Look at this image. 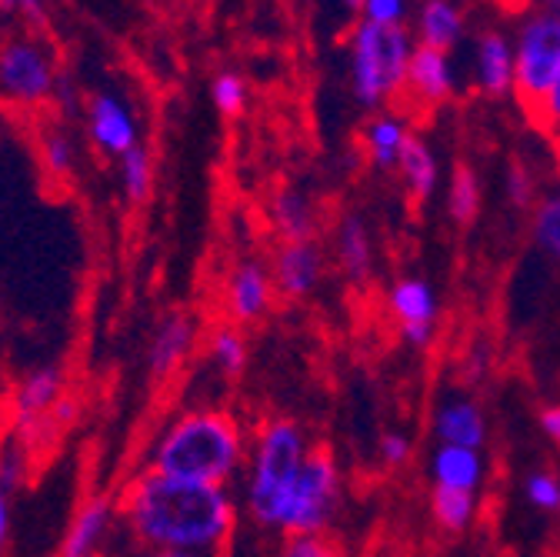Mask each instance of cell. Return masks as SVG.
Returning <instances> with one entry per match:
<instances>
[{
  "instance_id": "6da1fadb",
  "label": "cell",
  "mask_w": 560,
  "mask_h": 557,
  "mask_svg": "<svg viewBox=\"0 0 560 557\" xmlns=\"http://www.w3.org/2000/svg\"><path fill=\"white\" fill-rule=\"evenodd\" d=\"M120 531L158 550L228 554L241 524L234 487L200 484L161 474L154 467L133 471L117 491Z\"/></svg>"
},
{
  "instance_id": "7a4b0ae2",
  "label": "cell",
  "mask_w": 560,
  "mask_h": 557,
  "mask_svg": "<svg viewBox=\"0 0 560 557\" xmlns=\"http://www.w3.org/2000/svg\"><path fill=\"white\" fill-rule=\"evenodd\" d=\"M250 451V431L237 414L210 404L180 407L154 431L144 464L200 484H224L234 487L244 474Z\"/></svg>"
},
{
  "instance_id": "3957f363",
  "label": "cell",
  "mask_w": 560,
  "mask_h": 557,
  "mask_svg": "<svg viewBox=\"0 0 560 557\" xmlns=\"http://www.w3.org/2000/svg\"><path fill=\"white\" fill-rule=\"evenodd\" d=\"M343 508V474L330 451L311 448L298 471L257 495H241L244 518L267 534H327Z\"/></svg>"
},
{
  "instance_id": "277c9868",
  "label": "cell",
  "mask_w": 560,
  "mask_h": 557,
  "mask_svg": "<svg viewBox=\"0 0 560 557\" xmlns=\"http://www.w3.org/2000/svg\"><path fill=\"white\" fill-rule=\"evenodd\" d=\"M413 54V40L404 24L361 21L350 37V84L364 107L394 104Z\"/></svg>"
},
{
  "instance_id": "5b68a950",
  "label": "cell",
  "mask_w": 560,
  "mask_h": 557,
  "mask_svg": "<svg viewBox=\"0 0 560 557\" xmlns=\"http://www.w3.org/2000/svg\"><path fill=\"white\" fill-rule=\"evenodd\" d=\"M63 97L60 54L37 31H11L0 37V104L14 111H40Z\"/></svg>"
},
{
  "instance_id": "8992f818",
  "label": "cell",
  "mask_w": 560,
  "mask_h": 557,
  "mask_svg": "<svg viewBox=\"0 0 560 557\" xmlns=\"http://www.w3.org/2000/svg\"><path fill=\"white\" fill-rule=\"evenodd\" d=\"M74 401L67 397V378L57 364L31 368L11 394V441L40 457L44 448L74 421Z\"/></svg>"
},
{
  "instance_id": "52a82bcc",
  "label": "cell",
  "mask_w": 560,
  "mask_h": 557,
  "mask_svg": "<svg viewBox=\"0 0 560 557\" xmlns=\"http://www.w3.org/2000/svg\"><path fill=\"white\" fill-rule=\"evenodd\" d=\"M560 81V14L530 11L514 37V97L534 117Z\"/></svg>"
},
{
  "instance_id": "ba28073f",
  "label": "cell",
  "mask_w": 560,
  "mask_h": 557,
  "mask_svg": "<svg viewBox=\"0 0 560 557\" xmlns=\"http://www.w3.org/2000/svg\"><path fill=\"white\" fill-rule=\"evenodd\" d=\"M84 134L88 144L107 158V161H120L127 151H133L140 141V117L137 107L130 104L127 94L114 91V88H101L88 97L84 104Z\"/></svg>"
},
{
  "instance_id": "9c48e42d",
  "label": "cell",
  "mask_w": 560,
  "mask_h": 557,
  "mask_svg": "<svg viewBox=\"0 0 560 557\" xmlns=\"http://www.w3.org/2000/svg\"><path fill=\"white\" fill-rule=\"evenodd\" d=\"M120 531V508L117 495L110 491H91L81 498V504L70 514L57 557H101L107 544Z\"/></svg>"
},
{
  "instance_id": "30bf717a",
  "label": "cell",
  "mask_w": 560,
  "mask_h": 557,
  "mask_svg": "<svg viewBox=\"0 0 560 557\" xmlns=\"http://www.w3.org/2000/svg\"><path fill=\"white\" fill-rule=\"evenodd\" d=\"M454 94V71H451V54L428 47V44H413L404 88L394 104H404V111H420L431 114L444 107Z\"/></svg>"
},
{
  "instance_id": "8fae6325",
  "label": "cell",
  "mask_w": 560,
  "mask_h": 557,
  "mask_svg": "<svg viewBox=\"0 0 560 557\" xmlns=\"http://www.w3.org/2000/svg\"><path fill=\"white\" fill-rule=\"evenodd\" d=\"M200 344V327L194 321V314L187 311H171L158 321L148 351H144V364H148V378L154 384H167L174 381L194 358Z\"/></svg>"
},
{
  "instance_id": "7c38bea8",
  "label": "cell",
  "mask_w": 560,
  "mask_h": 557,
  "mask_svg": "<svg viewBox=\"0 0 560 557\" xmlns=\"http://www.w3.org/2000/svg\"><path fill=\"white\" fill-rule=\"evenodd\" d=\"M224 311L228 321L250 327L257 321H264L277 301V288H273V274L270 264L257 260V257H244L237 260L228 277H224Z\"/></svg>"
},
{
  "instance_id": "4fadbf2b",
  "label": "cell",
  "mask_w": 560,
  "mask_h": 557,
  "mask_svg": "<svg viewBox=\"0 0 560 557\" xmlns=\"http://www.w3.org/2000/svg\"><path fill=\"white\" fill-rule=\"evenodd\" d=\"M390 317L410 347H428L438 330V294L424 277H400L387 294Z\"/></svg>"
},
{
  "instance_id": "5bb4252c",
  "label": "cell",
  "mask_w": 560,
  "mask_h": 557,
  "mask_svg": "<svg viewBox=\"0 0 560 557\" xmlns=\"http://www.w3.org/2000/svg\"><path fill=\"white\" fill-rule=\"evenodd\" d=\"M277 298L284 301H304L317 291L324 277V254L317 241H280L270 260Z\"/></svg>"
},
{
  "instance_id": "9a60e30c",
  "label": "cell",
  "mask_w": 560,
  "mask_h": 557,
  "mask_svg": "<svg viewBox=\"0 0 560 557\" xmlns=\"http://www.w3.org/2000/svg\"><path fill=\"white\" fill-rule=\"evenodd\" d=\"M474 81L487 97L514 91V44L501 31H483L474 40Z\"/></svg>"
},
{
  "instance_id": "2e32d148",
  "label": "cell",
  "mask_w": 560,
  "mask_h": 557,
  "mask_svg": "<svg viewBox=\"0 0 560 557\" xmlns=\"http://www.w3.org/2000/svg\"><path fill=\"white\" fill-rule=\"evenodd\" d=\"M434 438H438V444L483 448L487 444V414H483V407L467 394L444 397L438 404V410H434Z\"/></svg>"
},
{
  "instance_id": "e0dca14e",
  "label": "cell",
  "mask_w": 560,
  "mask_h": 557,
  "mask_svg": "<svg viewBox=\"0 0 560 557\" xmlns=\"http://www.w3.org/2000/svg\"><path fill=\"white\" fill-rule=\"evenodd\" d=\"M431 484L451 487V491H480L487 477L483 448H460V444H438L431 454Z\"/></svg>"
},
{
  "instance_id": "ac0fdd59",
  "label": "cell",
  "mask_w": 560,
  "mask_h": 557,
  "mask_svg": "<svg viewBox=\"0 0 560 557\" xmlns=\"http://www.w3.org/2000/svg\"><path fill=\"white\" fill-rule=\"evenodd\" d=\"M334 254H337L340 274L350 285L368 281L374 270V244H371V231H368L364 218H358V214L340 218V228L334 237Z\"/></svg>"
},
{
  "instance_id": "d6986e66",
  "label": "cell",
  "mask_w": 560,
  "mask_h": 557,
  "mask_svg": "<svg viewBox=\"0 0 560 557\" xmlns=\"http://www.w3.org/2000/svg\"><path fill=\"white\" fill-rule=\"evenodd\" d=\"M270 224H273L280 241H311L317 234L314 200L298 187L277 190L270 197Z\"/></svg>"
},
{
  "instance_id": "ffe728a7",
  "label": "cell",
  "mask_w": 560,
  "mask_h": 557,
  "mask_svg": "<svg viewBox=\"0 0 560 557\" xmlns=\"http://www.w3.org/2000/svg\"><path fill=\"white\" fill-rule=\"evenodd\" d=\"M397 171L404 174V184H407V197L413 204H428L438 190V181H441V167H438V158L431 151L428 141H420L417 134H407V141L400 148V161H397Z\"/></svg>"
},
{
  "instance_id": "44dd1931",
  "label": "cell",
  "mask_w": 560,
  "mask_h": 557,
  "mask_svg": "<svg viewBox=\"0 0 560 557\" xmlns=\"http://www.w3.org/2000/svg\"><path fill=\"white\" fill-rule=\"evenodd\" d=\"M203 351H207L210 368L228 381L241 378L247 371V361H250V344L244 337V327L234 321H221V324L210 327L203 337Z\"/></svg>"
},
{
  "instance_id": "7402d4cb",
  "label": "cell",
  "mask_w": 560,
  "mask_h": 557,
  "mask_svg": "<svg viewBox=\"0 0 560 557\" xmlns=\"http://www.w3.org/2000/svg\"><path fill=\"white\" fill-rule=\"evenodd\" d=\"M464 37V14L451 0H424L417 11V44H428L438 50L457 47Z\"/></svg>"
},
{
  "instance_id": "603a6c76",
  "label": "cell",
  "mask_w": 560,
  "mask_h": 557,
  "mask_svg": "<svg viewBox=\"0 0 560 557\" xmlns=\"http://www.w3.org/2000/svg\"><path fill=\"white\" fill-rule=\"evenodd\" d=\"M37 161L50 184H67L78 174V141L63 124H47L37 137Z\"/></svg>"
},
{
  "instance_id": "cb8c5ba5",
  "label": "cell",
  "mask_w": 560,
  "mask_h": 557,
  "mask_svg": "<svg viewBox=\"0 0 560 557\" xmlns=\"http://www.w3.org/2000/svg\"><path fill=\"white\" fill-rule=\"evenodd\" d=\"M407 124L404 117L397 114H377L364 134H361V148H364V158L377 167V171H394L397 161H400V148L407 141Z\"/></svg>"
},
{
  "instance_id": "d4e9b609",
  "label": "cell",
  "mask_w": 560,
  "mask_h": 557,
  "mask_svg": "<svg viewBox=\"0 0 560 557\" xmlns=\"http://www.w3.org/2000/svg\"><path fill=\"white\" fill-rule=\"evenodd\" d=\"M117 184L127 204L140 207L154 190V158L144 144H137L117 161Z\"/></svg>"
},
{
  "instance_id": "484cf974",
  "label": "cell",
  "mask_w": 560,
  "mask_h": 557,
  "mask_svg": "<svg viewBox=\"0 0 560 557\" xmlns=\"http://www.w3.org/2000/svg\"><path fill=\"white\" fill-rule=\"evenodd\" d=\"M447 214L454 224L470 228L480 214V177L470 164H457L447 184Z\"/></svg>"
},
{
  "instance_id": "4316f807",
  "label": "cell",
  "mask_w": 560,
  "mask_h": 557,
  "mask_svg": "<svg viewBox=\"0 0 560 557\" xmlns=\"http://www.w3.org/2000/svg\"><path fill=\"white\" fill-rule=\"evenodd\" d=\"M431 514L444 531L460 534L477 518V495L474 491H451V487H434L431 491Z\"/></svg>"
},
{
  "instance_id": "83f0119b",
  "label": "cell",
  "mask_w": 560,
  "mask_h": 557,
  "mask_svg": "<svg viewBox=\"0 0 560 557\" xmlns=\"http://www.w3.org/2000/svg\"><path fill=\"white\" fill-rule=\"evenodd\" d=\"M534 244L550 260H560V190L540 197L534 207Z\"/></svg>"
},
{
  "instance_id": "f1b7e54d",
  "label": "cell",
  "mask_w": 560,
  "mask_h": 557,
  "mask_svg": "<svg viewBox=\"0 0 560 557\" xmlns=\"http://www.w3.org/2000/svg\"><path fill=\"white\" fill-rule=\"evenodd\" d=\"M247 81L237 71H218L210 81V101H214L221 117H241L247 111Z\"/></svg>"
},
{
  "instance_id": "f546056e",
  "label": "cell",
  "mask_w": 560,
  "mask_h": 557,
  "mask_svg": "<svg viewBox=\"0 0 560 557\" xmlns=\"http://www.w3.org/2000/svg\"><path fill=\"white\" fill-rule=\"evenodd\" d=\"M524 498L540 514H560V477L553 471H530L524 477Z\"/></svg>"
},
{
  "instance_id": "4dcf8cb0",
  "label": "cell",
  "mask_w": 560,
  "mask_h": 557,
  "mask_svg": "<svg viewBox=\"0 0 560 557\" xmlns=\"http://www.w3.org/2000/svg\"><path fill=\"white\" fill-rule=\"evenodd\" d=\"M31 461H34V454L8 438V444L0 448V487H8V491L14 495L18 487L31 477Z\"/></svg>"
},
{
  "instance_id": "1f68e13d",
  "label": "cell",
  "mask_w": 560,
  "mask_h": 557,
  "mask_svg": "<svg viewBox=\"0 0 560 557\" xmlns=\"http://www.w3.org/2000/svg\"><path fill=\"white\" fill-rule=\"evenodd\" d=\"M277 557H343V550L330 534H294L284 537Z\"/></svg>"
},
{
  "instance_id": "d6a6232c",
  "label": "cell",
  "mask_w": 560,
  "mask_h": 557,
  "mask_svg": "<svg viewBox=\"0 0 560 557\" xmlns=\"http://www.w3.org/2000/svg\"><path fill=\"white\" fill-rule=\"evenodd\" d=\"M101 557H221V554H190V550H158V547H144L130 541L124 531H117V537L107 544V550Z\"/></svg>"
},
{
  "instance_id": "836d02e7",
  "label": "cell",
  "mask_w": 560,
  "mask_h": 557,
  "mask_svg": "<svg viewBox=\"0 0 560 557\" xmlns=\"http://www.w3.org/2000/svg\"><path fill=\"white\" fill-rule=\"evenodd\" d=\"M508 197H511V204L517 207V211H527V207H534L537 184H534V174L521 161H514L508 167Z\"/></svg>"
},
{
  "instance_id": "e575fe53",
  "label": "cell",
  "mask_w": 560,
  "mask_h": 557,
  "mask_svg": "<svg viewBox=\"0 0 560 557\" xmlns=\"http://www.w3.org/2000/svg\"><path fill=\"white\" fill-rule=\"evenodd\" d=\"M0 18L37 27L47 18V0H0Z\"/></svg>"
},
{
  "instance_id": "d590c367",
  "label": "cell",
  "mask_w": 560,
  "mask_h": 557,
  "mask_svg": "<svg viewBox=\"0 0 560 557\" xmlns=\"http://www.w3.org/2000/svg\"><path fill=\"white\" fill-rule=\"evenodd\" d=\"M410 454H413V444H410L407 434H400V431L381 434V441H377V457H381L384 467H404V464L410 461Z\"/></svg>"
},
{
  "instance_id": "8d00e7d4",
  "label": "cell",
  "mask_w": 560,
  "mask_h": 557,
  "mask_svg": "<svg viewBox=\"0 0 560 557\" xmlns=\"http://www.w3.org/2000/svg\"><path fill=\"white\" fill-rule=\"evenodd\" d=\"M361 14L364 21H374V24H404L407 0H364Z\"/></svg>"
},
{
  "instance_id": "74e56055",
  "label": "cell",
  "mask_w": 560,
  "mask_h": 557,
  "mask_svg": "<svg viewBox=\"0 0 560 557\" xmlns=\"http://www.w3.org/2000/svg\"><path fill=\"white\" fill-rule=\"evenodd\" d=\"M544 134H550L553 137V141L560 144V81H557V88L547 94V101L540 104V111L530 117Z\"/></svg>"
},
{
  "instance_id": "f35d334b",
  "label": "cell",
  "mask_w": 560,
  "mask_h": 557,
  "mask_svg": "<svg viewBox=\"0 0 560 557\" xmlns=\"http://www.w3.org/2000/svg\"><path fill=\"white\" fill-rule=\"evenodd\" d=\"M11 534H14V495L8 487H0V557L8 554Z\"/></svg>"
},
{
  "instance_id": "ab89813d",
  "label": "cell",
  "mask_w": 560,
  "mask_h": 557,
  "mask_svg": "<svg viewBox=\"0 0 560 557\" xmlns=\"http://www.w3.org/2000/svg\"><path fill=\"white\" fill-rule=\"evenodd\" d=\"M540 434L560 451V401L557 404H547L540 410Z\"/></svg>"
},
{
  "instance_id": "60d3db41",
  "label": "cell",
  "mask_w": 560,
  "mask_h": 557,
  "mask_svg": "<svg viewBox=\"0 0 560 557\" xmlns=\"http://www.w3.org/2000/svg\"><path fill=\"white\" fill-rule=\"evenodd\" d=\"M537 4V11H553V14H560V0H534Z\"/></svg>"
},
{
  "instance_id": "b9f144b4",
  "label": "cell",
  "mask_w": 560,
  "mask_h": 557,
  "mask_svg": "<svg viewBox=\"0 0 560 557\" xmlns=\"http://www.w3.org/2000/svg\"><path fill=\"white\" fill-rule=\"evenodd\" d=\"M340 4H343V8H350V11H361L364 0H340Z\"/></svg>"
}]
</instances>
